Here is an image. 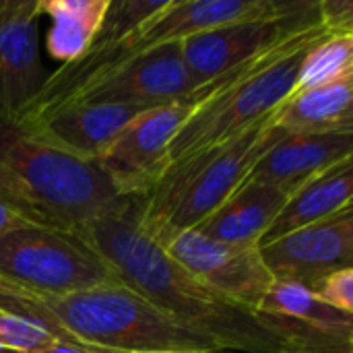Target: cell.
<instances>
[{
	"label": "cell",
	"mask_w": 353,
	"mask_h": 353,
	"mask_svg": "<svg viewBox=\"0 0 353 353\" xmlns=\"http://www.w3.org/2000/svg\"><path fill=\"white\" fill-rule=\"evenodd\" d=\"M141 194L118 201L74 232L110 265L118 281L184 329L211 339L221 352L277 353L281 343L263 319L228 302L180 267L141 228Z\"/></svg>",
	"instance_id": "1"
},
{
	"label": "cell",
	"mask_w": 353,
	"mask_h": 353,
	"mask_svg": "<svg viewBox=\"0 0 353 353\" xmlns=\"http://www.w3.org/2000/svg\"><path fill=\"white\" fill-rule=\"evenodd\" d=\"M325 35L329 33L321 23L196 89L192 95L199 105L168 147L161 176L174 165L242 134L273 114L292 95L306 52Z\"/></svg>",
	"instance_id": "2"
},
{
	"label": "cell",
	"mask_w": 353,
	"mask_h": 353,
	"mask_svg": "<svg viewBox=\"0 0 353 353\" xmlns=\"http://www.w3.org/2000/svg\"><path fill=\"white\" fill-rule=\"evenodd\" d=\"M281 105L242 134L174 165L141 194V228L153 242L163 246L176 234L196 230L248 180L265 151L285 134L277 126Z\"/></svg>",
	"instance_id": "3"
},
{
	"label": "cell",
	"mask_w": 353,
	"mask_h": 353,
	"mask_svg": "<svg viewBox=\"0 0 353 353\" xmlns=\"http://www.w3.org/2000/svg\"><path fill=\"white\" fill-rule=\"evenodd\" d=\"M43 304L66 331L101 352H221L211 339L184 329L120 281Z\"/></svg>",
	"instance_id": "4"
},
{
	"label": "cell",
	"mask_w": 353,
	"mask_h": 353,
	"mask_svg": "<svg viewBox=\"0 0 353 353\" xmlns=\"http://www.w3.org/2000/svg\"><path fill=\"white\" fill-rule=\"evenodd\" d=\"M0 163L35 194L54 225L77 230L118 201L95 163L79 161L0 116Z\"/></svg>",
	"instance_id": "5"
},
{
	"label": "cell",
	"mask_w": 353,
	"mask_h": 353,
	"mask_svg": "<svg viewBox=\"0 0 353 353\" xmlns=\"http://www.w3.org/2000/svg\"><path fill=\"white\" fill-rule=\"evenodd\" d=\"M0 283L39 300H60L118 283V277L77 232L27 225L0 238Z\"/></svg>",
	"instance_id": "6"
},
{
	"label": "cell",
	"mask_w": 353,
	"mask_h": 353,
	"mask_svg": "<svg viewBox=\"0 0 353 353\" xmlns=\"http://www.w3.org/2000/svg\"><path fill=\"white\" fill-rule=\"evenodd\" d=\"M316 25H321L319 0L312 8L302 12L236 21L182 39L180 50L192 77L194 91Z\"/></svg>",
	"instance_id": "7"
},
{
	"label": "cell",
	"mask_w": 353,
	"mask_h": 353,
	"mask_svg": "<svg viewBox=\"0 0 353 353\" xmlns=\"http://www.w3.org/2000/svg\"><path fill=\"white\" fill-rule=\"evenodd\" d=\"M196 105V97L190 95L143 112L93 161L120 196L145 194L155 186L168 147Z\"/></svg>",
	"instance_id": "8"
},
{
	"label": "cell",
	"mask_w": 353,
	"mask_h": 353,
	"mask_svg": "<svg viewBox=\"0 0 353 353\" xmlns=\"http://www.w3.org/2000/svg\"><path fill=\"white\" fill-rule=\"evenodd\" d=\"M161 248L215 294L252 312L275 283L259 246L223 244L199 230H188L170 238Z\"/></svg>",
	"instance_id": "9"
},
{
	"label": "cell",
	"mask_w": 353,
	"mask_h": 353,
	"mask_svg": "<svg viewBox=\"0 0 353 353\" xmlns=\"http://www.w3.org/2000/svg\"><path fill=\"white\" fill-rule=\"evenodd\" d=\"M261 248L271 277L314 290L325 277L353 269V209L290 232Z\"/></svg>",
	"instance_id": "10"
},
{
	"label": "cell",
	"mask_w": 353,
	"mask_h": 353,
	"mask_svg": "<svg viewBox=\"0 0 353 353\" xmlns=\"http://www.w3.org/2000/svg\"><path fill=\"white\" fill-rule=\"evenodd\" d=\"M192 93L194 83L184 62L180 41H172L143 54L103 81L87 87L66 105L120 103L153 110L159 105L184 101Z\"/></svg>",
	"instance_id": "11"
},
{
	"label": "cell",
	"mask_w": 353,
	"mask_h": 353,
	"mask_svg": "<svg viewBox=\"0 0 353 353\" xmlns=\"http://www.w3.org/2000/svg\"><path fill=\"white\" fill-rule=\"evenodd\" d=\"M39 0H0V116L17 122L46 85L37 21Z\"/></svg>",
	"instance_id": "12"
},
{
	"label": "cell",
	"mask_w": 353,
	"mask_h": 353,
	"mask_svg": "<svg viewBox=\"0 0 353 353\" xmlns=\"http://www.w3.org/2000/svg\"><path fill=\"white\" fill-rule=\"evenodd\" d=\"M143 112L147 110L120 103H72L37 124L21 128L79 161L93 163Z\"/></svg>",
	"instance_id": "13"
},
{
	"label": "cell",
	"mask_w": 353,
	"mask_h": 353,
	"mask_svg": "<svg viewBox=\"0 0 353 353\" xmlns=\"http://www.w3.org/2000/svg\"><path fill=\"white\" fill-rule=\"evenodd\" d=\"M353 157V132H285L252 168L248 180L298 190L327 168Z\"/></svg>",
	"instance_id": "14"
},
{
	"label": "cell",
	"mask_w": 353,
	"mask_h": 353,
	"mask_svg": "<svg viewBox=\"0 0 353 353\" xmlns=\"http://www.w3.org/2000/svg\"><path fill=\"white\" fill-rule=\"evenodd\" d=\"M296 190L246 180L215 213L196 230L217 242L236 246H261L267 230L277 219Z\"/></svg>",
	"instance_id": "15"
},
{
	"label": "cell",
	"mask_w": 353,
	"mask_h": 353,
	"mask_svg": "<svg viewBox=\"0 0 353 353\" xmlns=\"http://www.w3.org/2000/svg\"><path fill=\"white\" fill-rule=\"evenodd\" d=\"M352 196L353 157L327 168L325 172H321L319 176H314L312 180L302 184L292 194L288 205L281 209L277 219L271 223L261 246L267 242H273L290 232L302 230L306 225L319 223L337 213L350 211L353 209Z\"/></svg>",
	"instance_id": "16"
},
{
	"label": "cell",
	"mask_w": 353,
	"mask_h": 353,
	"mask_svg": "<svg viewBox=\"0 0 353 353\" xmlns=\"http://www.w3.org/2000/svg\"><path fill=\"white\" fill-rule=\"evenodd\" d=\"M277 126L298 134L353 132V77L288 97Z\"/></svg>",
	"instance_id": "17"
},
{
	"label": "cell",
	"mask_w": 353,
	"mask_h": 353,
	"mask_svg": "<svg viewBox=\"0 0 353 353\" xmlns=\"http://www.w3.org/2000/svg\"><path fill=\"white\" fill-rule=\"evenodd\" d=\"M110 0H39L50 19L46 48L62 64L79 60L95 41Z\"/></svg>",
	"instance_id": "18"
},
{
	"label": "cell",
	"mask_w": 353,
	"mask_h": 353,
	"mask_svg": "<svg viewBox=\"0 0 353 353\" xmlns=\"http://www.w3.org/2000/svg\"><path fill=\"white\" fill-rule=\"evenodd\" d=\"M256 312L283 316L319 329L353 333V316L327 306L310 290L292 283L275 281L267 292V296L263 298V302L259 304Z\"/></svg>",
	"instance_id": "19"
},
{
	"label": "cell",
	"mask_w": 353,
	"mask_h": 353,
	"mask_svg": "<svg viewBox=\"0 0 353 353\" xmlns=\"http://www.w3.org/2000/svg\"><path fill=\"white\" fill-rule=\"evenodd\" d=\"M353 77V33L325 35L304 56L292 95ZM290 95V97H292Z\"/></svg>",
	"instance_id": "20"
},
{
	"label": "cell",
	"mask_w": 353,
	"mask_h": 353,
	"mask_svg": "<svg viewBox=\"0 0 353 353\" xmlns=\"http://www.w3.org/2000/svg\"><path fill=\"white\" fill-rule=\"evenodd\" d=\"M27 225H54V221L29 186L0 163V238Z\"/></svg>",
	"instance_id": "21"
},
{
	"label": "cell",
	"mask_w": 353,
	"mask_h": 353,
	"mask_svg": "<svg viewBox=\"0 0 353 353\" xmlns=\"http://www.w3.org/2000/svg\"><path fill=\"white\" fill-rule=\"evenodd\" d=\"M172 0H110L101 27L91 48H105L128 37L155 14L165 10Z\"/></svg>",
	"instance_id": "22"
},
{
	"label": "cell",
	"mask_w": 353,
	"mask_h": 353,
	"mask_svg": "<svg viewBox=\"0 0 353 353\" xmlns=\"http://www.w3.org/2000/svg\"><path fill=\"white\" fill-rule=\"evenodd\" d=\"M277 353H353V337L325 329L288 325L281 329Z\"/></svg>",
	"instance_id": "23"
},
{
	"label": "cell",
	"mask_w": 353,
	"mask_h": 353,
	"mask_svg": "<svg viewBox=\"0 0 353 353\" xmlns=\"http://www.w3.org/2000/svg\"><path fill=\"white\" fill-rule=\"evenodd\" d=\"M312 294L327 306L353 316V269H341L325 277Z\"/></svg>",
	"instance_id": "24"
},
{
	"label": "cell",
	"mask_w": 353,
	"mask_h": 353,
	"mask_svg": "<svg viewBox=\"0 0 353 353\" xmlns=\"http://www.w3.org/2000/svg\"><path fill=\"white\" fill-rule=\"evenodd\" d=\"M319 17L329 35L353 33L352 0H319Z\"/></svg>",
	"instance_id": "25"
},
{
	"label": "cell",
	"mask_w": 353,
	"mask_h": 353,
	"mask_svg": "<svg viewBox=\"0 0 353 353\" xmlns=\"http://www.w3.org/2000/svg\"><path fill=\"white\" fill-rule=\"evenodd\" d=\"M39 353H87V352L77 350V347H70V345H64V343H58V345H54V347H50V350L39 352Z\"/></svg>",
	"instance_id": "26"
},
{
	"label": "cell",
	"mask_w": 353,
	"mask_h": 353,
	"mask_svg": "<svg viewBox=\"0 0 353 353\" xmlns=\"http://www.w3.org/2000/svg\"><path fill=\"white\" fill-rule=\"evenodd\" d=\"M0 353H19V352H14V350H10V347H6V345H2V343H0Z\"/></svg>",
	"instance_id": "27"
},
{
	"label": "cell",
	"mask_w": 353,
	"mask_h": 353,
	"mask_svg": "<svg viewBox=\"0 0 353 353\" xmlns=\"http://www.w3.org/2000/svg\"><path fill=\"white\" fill-rule=\"evenodd\" d=\"M153 353H205V352H153Z\"/></svg>",
	"instance_id": "28"
}]
</instances>
